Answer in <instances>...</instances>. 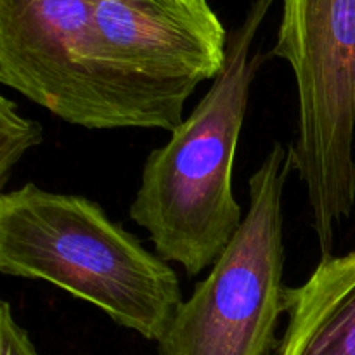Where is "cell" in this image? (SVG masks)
Instances as JSON below:
<instances>
[{"label":"cell","mask_w":355,"mask_h":355,"mask_svg":"<svg viewBox=\"0 0 355 355\" xmlns=\"http://www.w3.org/2000/svg\"><path fill=\"white\" fill-rule=\"evenodd\" d=\"M229 33L208 0H92V52L123 128L172 134L214 82Z\"/></svg>","instance_id":"cell-5"},{"label":"cell","mask_w":355,"mask_h":355,"mask_svg":"<svg viewBox=\"0 0 355 355\" xmlns=\"http://www.w3.org/2000/svg\"><path fill=\"white\" fill-rule=\"evenodd\" d=\"M0 272L52 284L156 343L184 302L173 267L99 203L31 182L0 194Z\"/></svg>","instance_id":"cell-2"},{"label":"cell","mask_w":355,"mask_h":355,"mask_svg":"<svg viewBox=\"0 0 355 355\" xmlns=\"http://www.w3.org/2000/svg\"><path fill=\"white\" fill-rule=\"evenodd\" d=\"M274 355H355V248L321 257L302 284L286 288Z\"/></svg>","instance_id":"cell-7"},{"label":"cell","mask_w":355,"mask_h":355,"mask_svg":"<svg viewBox=\"0 0 355 355\" xmlns=\"http://www.w3.org/2000/svg\"><path fill=\"white\" fill-rule=\"evenodd\" d=\"M270 55L297 85L290 163L305 189L321 257L355 208V0H281Z\"/></svg>","instance_id":"cell-3"},{"label":"cell","mask_w":355,"mask_h":355,"mask_svg":"<svg viewBox=\"0 0 355 355\" xmlns=\"http://www.w3.org/2000/svg\"><path fill=\"white\" fill-rule=\"evenodd\" d=\"M42 142L44 127L37 120L23 116L12 99L0 97V189L9 182L21 158Z\"/></svg>","instance_id":"cell-8"},{"label":"cell","mask_w":355,"mask_h":355,"mask_svg":"<svg viewBox=\"0 0 355 355\" xmlns=\"http://www.w3.org/2000/svg\"><path fill=\"white\" fill-rule=\"evenodd\" d=\"M293 172L274 142L248 180V211L210 272L180 304L158 355H274L284 315L283 198Z\"/></svg>","instance_id":"cell-4"},{"label":"cell","mask_w":355,"mask_h":355,"mask_svg":"<svg viewBox=\"0 0 355 355\" xmlns=\"http://www.w3.org/2000/svg\"><path fill=\"white\" fill-rule=\"evenodd\" d=\"M274 0H253L229 33L227 59L193 113L146 158L128 215L156 255L187 277L210 269L241 227L232 172L262 55L253 40Z\"/></svg>","instance_id":"cell-1"},{"label":"cell","mask_w":355,"mask_h":355,"mask_svg":"<svg viewBox=\"0 0 355 355\" xmlns=\"http://www.w3.org/2000/svg\"><path fill=\"white\" fill-rule=\"evenodd\" d=\"M0 355H40L7 300L0 304Z\"/></svg>","instance_id":"cell-9"},{"label":"cell","mask_w":355,"mask_h":355,"mask_svg":"<svg viewBox=\"0 0 355 355\" xmlns=\"http://www.w3.org/2000/svg\"><path fill=\"white\" fill-rule=\"evenodd\" d=\"M0 83L87 130L123 128L92 52V0H0Z\"/></svg>","instance_id":"cell-6"}]
</instances>
